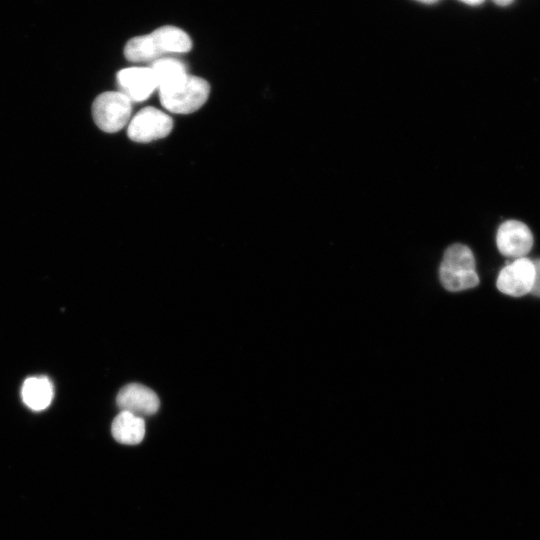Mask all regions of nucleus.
I'll return each instance as SVG.
<instances>
[{
	"label": "nucleus",
	"instance_id": "1",
	"mask_svg": "<svg viewBox=\"0 0 540 540\" xmlns=\"http://www.w3.org/2000/svg\"><path fill=\"white\" fill-rule=\"evenodd\" d=\"M191 46V39L186 32L167 25L130 39L125 45L124 55L132 62L158 60L165 54L187 52Z\"/></svg>",
	"mask_w": 540,
	"mask_h": 540
},
{
	"label": "nucleus",
	"instance_id": "2",
	"mask_svg": "<svg viewBox=\"0 0 540 540\" xmlns=\"http://www.w3.org/2000/svg\"><path fill=\"white\" fill-rule=\"evenodd\" d=\"M439 279L442 286L451 292L471 289L479 284L474 254L467 245L454 243L445 250Z\"/></svg>",
	"mask_w": 540,
	"mask_h": 540
},
{
	"label": "nucleus",
	"instance_id": "3",
	"mask_svg": "<svg viewBox=\"0 0 540 540\" xmlns=\"http://www.w3.org/2000/svg\"><path fill=\"white\" fill-rule=\"evenodd\" d=\"M209 83L197 76L187 75L175 85L159 90L160 102L172 113L189 114L198 110L208 99Z\"/></svg>",
	"mask_w": 540,
	"mask_h": 540
},
{
	"label": "nucleus",
	"instance_id": "4",
	"mask_svg": "<svg viewBox=\"0 0 540 540\" xmlns=\"http://www.w3.org/2000/svg\"><path fill=\"white\" fill-rule=\"evenodd\" d=\"M131 100L120 91H107L98 95L92 104L95 124L104 132L122 129L131 115Z\"/></svg>",
	"mask_w": 540,
	"mask_h": 540
},
{
	"label": "nucleus",
	"instance_id": "5",
	"mask_svg": "<svg viewBox=\"0 0 540 540\" xmlns=\"http://www.w3.org/2000/svg\"><path fill=\"white\" fill-rule=\"evenodd\" d=\"M170 116L154 107H145L130 121L127 135L135 142H151L166 137L172 130Z\"/></svg>",
	"mask_w": 540,
	"mask_h": 540
},
{
	"label": "nucleus",
	"instance_id": "6",
	"mask_svg": "<svg viewBox=\"0 0 540 540\" xmlns=\"http://www.w3.org/2000/svg\"><path fill=\"white\" fill-rule=\"evenodd\" d=\"M535 280L533 260L521 257L504 266L498 274L496 285L504 294L520 297L531 293Z\"/></svg>",
	"mask_w": 540,
	"mask_h": 540
},
{
	"label": "nucleus",
	"instance_id": "7",
	"mask_svg": "<svg viewBox=\"0 0 540 540\" xmlns=\"http://www.w3.org/2000/svg\"><path fill=\"white\" fill-rule=\"evenodd\" d=\"M534 238L530 228L522 221L509 219L502 222L496 232L499 252L507 257H525L533 247Z\"/></svg>",
	"mask_w": 540,
	"mask_h": 540
},
{
	"label": "nucleus",
	"instance_id": "8",
	"mask_svg": "<svg viewBox=\"0 0 540 540\" xmlns=\"http://www.w3.org/2000/svg\"><path fill=\"white\" fill-rule=\"evenodd\" d=\"M116 403L121 411L142 418L156 413L160 404L157 394L152 389L138 383L124 386L117 395Z\"/></svg>",
	"mask_w": 540,
	"mask_h": 540
},
{
	"label": "nucleus",
	"instance_id": "9",
	"mask_svg": "<svg viewBox=\"0 0 540 540\" xmlns=\"http://www.w3.org/2000/svg\"><path fill=\"white\" fill-rule=\"evenodd\" d=\"M120 92L131 101L140 102L147 99L157 88L154 73L150 67H130L117 73Z\"/></svg>",
	"mask_w": 540,
	"mask_h": 540
},
{
	"label": "nucleus",
	"instance_id": "10",
	"mask_svg": "<svg viewBox=\"0 0 540 540\" xmlns=\"http://www.w3.org/2000/svg\"><path fill=\"white\" fill-rule=\"evenodd\" d=\"M54 396V388L46 376L27 378L21 388V397L26 406L35 411L47 408Z\"/></svg>",
	"mask_w": 540,
	"mask_h": 540
},
{
	"label": "nucleus",
	"instance_id": "11",
	"mask_svg": "<svg viewBox=\"0 0 540 540\" xmlns=\"http://www.w3.org/2000/svg\"><path fill=\"white\" fill-rule=\"evenodd\" d=\"M114 439L122 444L135 445L145 436V421L127 411H120L111 425Z\"/></svg>",
	"mask_w": 540,
	"mask_h": 540
},
{
	"label": "nucleus",
	"instance_id": "12",
	"mask_svg": "<svg viewBox=\"0 0 540 540\" xmlns=\"http://www.w3.org/2000/svg\"><path fill=\"white\" fill-rule=\"evenodd\" d=\"M154 73L159 90L169 88L183 80L188 74L185 65L175 59L160 58L150 67Z\"/></svg>",
	"mask_w": 540,
	"mask_h": 540
},
{
	"label": "nucleus",
	"instance_id": "13",
	"mask_svg": "<svg viewBox=\"0 0 540 540\" xmlns=\"http://www.w3.org/2000/svg\"><path fill=\"white\" fill-rule=\"evenodd\" d=\"M535 267V280L531 293L540 297V259L533 260Z\"/></svg>",
	"mask_w": 540,
	"mask_h": 540
},
{
	"label": "nucleus",
	"instance_id": "14",
	"mask_svg": "<svg viewBox=\"0 0 540 540\" xmlns=\"http://www.w3.org/2000/svg\"><path fill=\"white\" fill-rule=\"evenodd\" d=\"M512 1L513 0H494V2H496L499 5H507V4L511 3Z\"/></svg>",
	"mask_w": 540,
	"mask_h": 540
},
{
	"label": "nucleus",
	"instance_id": "15",
	"mask_svg": "<svg viewBox=\"0 0 540 540\" xmlns=\"http://www.w3.org/2000/svg\"><path fill=\"white\" fill-rule=\"evenodd\" d=\"M463 2H466L468 4H479L481 3L483 0H461Z\"/></svg>",
	"mask_w": 540,
	"mask_h": 540
},
{
	"label": "nucleus",
	"instance_id": "16",
	"mask_svg": "<svg viewBox=\"0 0 540 540\" xmlns=\"http://www.w3.org/2000/svg\"><path fill=\"white\" fill-rule=\"evenodd\" d=\"M417 1H420V2H423V3H434L438 0H417Z\"/></svg>",
	"mask_w": 540,
	"mask_h": 540
}]
</instances>
